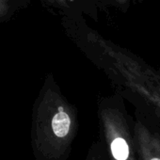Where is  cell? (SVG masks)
<instances>
[{
    "mask_svg": "<svg viewBox=\"0 0 160 160\" xmlns=\"http://www.w3.org/2000/svg\"><path fill=\"white\" fill-rule=\"evenodd\" d=\"M133 130L138 160H160V126L135 109Z\"/></svg>",
    "mask_w": 160,
    "mask_h": 160,
    "instance_id": "277c9868",
    "label": "cell"
},
{
    "mask_svg": "<svg viewBox=\"0 0 160 160\" xmlns=\"http://www.w3.org/2000/svg\"><path fill=\"white\" fill-rule=\"evenodd\" d=\"M46 1L59 7H69L72 3L74 2V0H46Z\"/></svg>",
    "mask_w": 160,
    "mask_h": 160,
    "instance_id": "52a82bcc",
    "label": "cell"
},
{
    "mask_svg": "<svg viewBox=\"0 0 160 160\" xmlns=\"http://www.w3.org/2000/svg\"><path fill=\"white\" fill-rule=\"evenodd\" d=\"M90 40L100 50L120 95L160 126V68L98 34L90 33Z\"/></svg>",
    "mask_w": 160,
    "mask_h": 160,
    "instance_id": "6da1fadb",
    "label": "cell"
},
{
    "mask_svg": "<svg viewBox=\"0 0 160 160\" xmlns=\"http://www.w3.org/2000/svg\"><path fill=\"white\" fill-rule=\"evenodd\" d=\"M75 108L55 92L36 105L31 125V149L35 160H68L77 136Z\"/></svg>",
    "mask_w": 160,
    "mask_h": 160,
    "instance_id": "7a4b0ae2",
    "label": "cell"
},
{
    "mask_svg": "<svg viewBox=\"0 0 160 160\" xmlns=\"http://www.w3.org/2000/svg\"><path fill=\"white\" fill-rule=\"evenodd\" d=\"M3 0H0V9H2V7H3Z\"/></svg>",
    "mask_w": 160,
    "mask_h": 160,
    "instance_id": "ba28073f",
    "label": "cell"
},
{
    "mask_svg": "<svg viewBox=\"0 0 160 160\" xmlns=\"http://www.w3.org/2000/svg\"><path fill=\"white\" fill-rule=\"evenodd\" d=\"M119 95L102 102L98 117L100 139L102 140L108 160H138L132 118Z\"/></svg>",
    "mask_w": 160,
    "mask_h": 160,
    "instance_id": "3957f363",
    "label": "cell"
},
{
    "mask_svg": "<svg viewBox=\"0 0 160 160\" xmlns=\"http://www.w3.org/2000/svg\"><path fill=\"white\" fill-rule=\"evenodd\" d=\"M85 160H108L105 146L100 138L92 143Z\"/></svg>",
    "mask_w": 160,
    "mask_h": 160,
    "instance_id": "5b68a950",
    "label": "cell"
},
{
    "mask_svg": "<svg viewBox=\"0 0 160 160\" xmlns=\"http://www.w3.org/2000/svg\"><path fill=\"white\" fill-rule=\"evenodd\" d=\"M143 2V0H110V3L117 6L122 11H126L132 5H138Z\"/></svg>",
    "mask_w": 160,
    "mask_h": 160,
    "instance_id": "8992f818",
    "label": "cell"
}]
</instances>
